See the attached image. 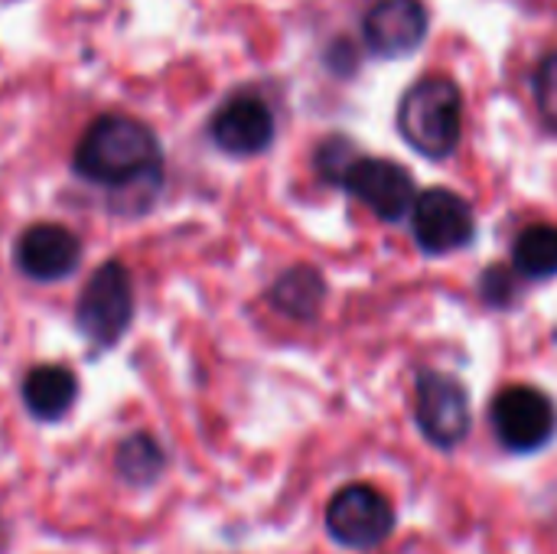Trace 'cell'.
Returning <instances> with one entry per match:
<instances>
[{
	"label": "cell",
	"mask_w": 557,
	"mask_h": 554,
	"mask_svg": "<svg viewBox=\"0 0 557 554\" xmlns=\"http://www.w3.org/2000/svg\"><path fill=\"white\" fill-rule=\"evenodd\" d=\"M72 170L108 189H137L153 196L163 176V150L157 134L124 114L98 118L72 153Z\"/></svg>",
	"instance_id": "6da1fadb"
},
{
	"label": "cell",
	"mask_w": 557,
	"mask_h": 554,
	"mask_svg": "<svg viewBox=\"0 0 557 554\" xmlns=\"http://www.w3.org/2000/svg\"><path fill=\"white\" fill-rule=\"evenodd\" d=\"M398 131L428 160H447L463 134V95L454 78L431 75L408 88L398 104Z\"/></svg>",
	"instance_id": "7a4b0ae2"
},
{
	"label": "cell",
	"mask_w": 557,
	"mask_h": 554,
	"mask_svg": "<svg viewBox=\"0 0 557 554\" xmlns=\"http://www.w3.org/2000/svg\"><path fill=\"white\" fill-rule=\"evenodd\" d=\"M131 317H134L131 274L121 261H108L85 281L75 304V323L91 346L111 349L127 333Z\"/></svg>",
	"instance_id": "3957f363"
},
{
	"label": "cell",
	"mask_w": 557,
	"mask_h": 554,
	"mask_svg": "<svg viewBox=\"0 0 557 554\" xmlns=\"http://www.w3.org/2000/svg\"><path fill=\"white\" fill-rule=\"evenodd\" d=\"M395 506L369 483L343 487L326 506V532L349 552H375L395 532Z\"/></svg>",
	"instance_id": "277c9868"
},
{
	"label": "cell",
	"mask_w": 557,
	"mask_h": 554,
	"mask_svg": "<svg viewBox=\"0 0 557 554\" xmlns=\"http://www.w3.org/2000/svg\"><path fill=\"white\" fill-rule=\"evenodd\" d=\"M496 441L509 454H535L557 434L555 402L535 385H506L490 408Z\"/></svg>",
	"instance_id": "5b68a950"
},
{
	"label": "cell",
	"mask_w": 557,
	"mask_h": 554,
	"mask_svg": "<svg viewBox=\"0 0 557 554\" xmlns=\"http://www.w3.org/2000/svg\"><path fill=\"white\" fill-rule=\"evenodd\" d=\"M418 428L437 451H454L473 428L470 395L457 376L421 369L418 372Z\"/></svg>",
	"instance_id": "8992f818"
},
{
	"label": "cell",
	"mask_w": 557,
	"mask_h": 554,
	"mask_svg": "<svg viewBox=\"0 0 557 554\" xmlns=\"http://www.w3.org/2000/svg\"><path fill=\"white\" fill-rule=\"evenodd\" d=\"M339 186L382 222H401L418 202L414 176L401 163L385 157H356Z\"/></svg>",
	"instance_id": "52a82bcc"
},
{
	"label": "cell",
	"mask_w": 557,
	"mask_h": 554,
	"mask_svg": "<svg viewBox=\"0 0 557 554\" xmlns=\"http://www.w3.org/2000/svg\"><path fill=\"white\" fill-rule=\"evenodd\" d=\"M411 232L424 255H450L473 242L476 216L460 193L434 186L418 196L411 209Z\"/></svg>",
	"instance_id": "ba28073f"
},
{
	"label": "cell",
	"mask_w": 557,
	"mask_h": 554,
	"mask_svg": "<svg viewBox=\"0 0 557 554\" xmlns=\"http://www.w3.org/2000/svg\"><path fill=\"white\" fill-rule=\"evenodd\" d=\"M209 137L232 157H258L274 140V114L264 98L235 95L212 114Z\"/></svg>",
	"instance_id": "9c48e42d"
},
{
	"label": "cell",
	"mask_w": 557,
	"mask_h": 554,
	"mask_svg": "<svg viewBox=\"0 0 557 554\" xmlns=\"http://www.w3.org/2000/svg\"><path fill=\"white\" fill-rule=\"evenodd\" d=\"M16 268L33 281H62L82 261V242L59 222H36L20 232L13 245Z\"/></svg>",
	"instance_id": "30bf717a"
},
{
	"label": "cell",
	"mask_w": 557,
	"mask_h": 554,
	"mask_svg": "<svg viewBox=\"0 0 557 554\" xmlns=\"http://www.w3.org/2000/svg\"><path fill=\"white\" fill-rule=\"evenodd\" d=\"M428 7L421 0H379L366 16V42L385 59L414 52L428 36Z\"/></svg>",
	"instance_id": "8fae6325"
},
{
	"label": "cell",
	"mask_w": 557,
	"mask_h": 554,
	"mask_svg": "<svg viewBox=\"0 0 557 554\" xmlns=\"http://www.w3.org/2000/svg\"><path fill=\"white\" fill-rule=\"evenodd\" d=\"M23 405L36 421H59L78 395V382L65 366H36L23 379Z\"/></svg>",
	"instance_id": "7c38bea8"
},
{
	"label": "cell",
	"mask_w": 557,
	"mask_h": 554,
	"mask_svg": "<svg viewBox=\"0 0 557 554\" xmlns=\"http://www.w3.org/2000/svg\"><path fill=\"white\" fill-rule=\"evenodd\" d=\"M268 297H271L274 310H281L290 320H317V313L326 300V281L317 268L297 264L271 284Z\"/></svg>",
	"instance_id": "4fadbf2b"
},
{
	"label": "cell",
	"mask_w": 557,
	"mask_h": 554,
	"mask_svg": "<svg viewBox=\"0 0 557 554\" xmlns=\"http://www.w3.org/2000/svg\"><path fill=\"white\" fill-rule=\"evenodd\" d=\"M512 268L522 278L548 281L557 274V225L555 222H535L519 232L512 245Z\"/></svg>",
	"instance_id": "5bb4252c"
},
{
	"label": "cell",
	"mask_w": 557,
	"mask_h": 554,
	"mask_svg": "<svg viewBox=\"0 0 557 554\" xmlns=\"http://www.w3.org/2000/svg\"><path fill=\"white\" fill-rule=\"evenodd\" d=\"M163 467H166V454L150 434H131L127 441H121L114 454V470L131 487H150L153 480H160Z\"/></svg>",
	"instance_id": "9a60e30c"
},
{
	"label": "cell",
	"mask_w": 557,
	"mask_h": 554,
	"mask_svg": "<svg viewBox=\"0 0 557 554\" xmlns=\"http://www.w3.org/2000/svg\"><path fill=\"white\" fill-rule=\"evenodd\" d=\"M516 268H506V264H493L480 274L476 281V291L480 297L490 304V307H509L519 294V281H516Z\"/></svg>",
	"instance_id": "2e32d148"
},
{
	"label": "cell",
	"mask_w": 557,
	"mask_h": 554,
	"mask_svg": "<svg viewBox=\"0 0 557 554\" xmlns=\"http://www.w3.org/2000/svg\"><path fill=\"white\" fill-rule=\"evenodd\" d=\"M356 157L359 153L352 150V144L346 137H330L317 147V173L330 183H339Z\"/></svg>",
	"instance_id": "e0dca14e"
},
{
	"label": "cell",
	"mask_w": 557,
	"mask_h": 554,
	"mask_svg": "<svg viewBox=\"0 0 557 554\" xmlns=\"http://www.w3.org/2000/svg\"><path fill=\"white\" fill-rule=\"evenodd\" d=\"M535 101L545 124L557 131V52H552L535 72Z\"/></svg>",
	"instance_id": "ac0fdd59"
}]
</instances>
